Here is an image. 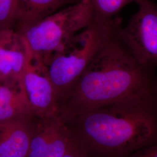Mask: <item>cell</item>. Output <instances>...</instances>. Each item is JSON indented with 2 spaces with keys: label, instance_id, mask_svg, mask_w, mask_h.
<instances>
[{
  "label": "cell",
  "instance_id": "cell-12",
  "mask_svg": "<svg viewBox=\"0 0 157 157\" xmlns=\"http://www.w3.org/2000/svg\"><path fill=\"white\" fill-rule=\"evenodd\" d=\"M62 124L41 157H63L76 140V137Z\"/></svg>",
  "mask_w": 157,
  "mask_h": 157
},
{
  "label": "cell",
  "instance_id": "cell-2",
  "mask_svg": "<svg viewBox=\"0 0 157 157\" xmlns=\"http://www.w3.org/2000/svg\"><path fill=\"white\" fill-rule=\"evenodd\" d=\"M75 134L89 151L125 157L157 142V94L82 112Z\"/></svg>",
  "mask_w": 157,
  "mask_h": 157
},
{
  "label": "cell",
  "instance_id": "cell-3",
  "mask_svg": "<svg viewBox=\"0 0 157 157\" xmlns=\"http://www.w3.org/2000/svg\"><path fill=\"white\" fill-rule=\"evenodd\" d=\"M121 19L93 18L89 26L74 35L47 62L48 75L61 102L94 56L117 32Z\"/></svg>",
  "mask_w": 157,
  "mask_h": 157
},
{
  "label": "cell",
  "instance_id": "cell-4",
  "mask_svg": "<svg viewBox=\"0 0 157 157\" xmlns=\"http://www.w3.org/2000/svg\"><path fill=\"white\" fill-rule=\"evenodd\" d=\"M93 17L89 2L80 0L17 31L26 41L34 59L46 65L69 40L90 25Z\"/></svg>",
  "mask_w": 157,
  "mask_h": 157
},
{
  "label": "cell",
  "instance_id": "cell-15",
  "mask_svg": "<svg viewBox=\"0 0 157 157\" xmlns=\"http://www.w3.org/2000/svg\"><path fill=\"white\" fill-rule=\"evenodd\" d=\"M125 157H157V142L137 150Z\"/></svg>",
  "mask_w": 157,
  "mask_h": 157
},
{
  "label": "cell",
  "instance_id": "cell-5",
  "mask_svg": "<svg viewBox=\"0 0 157 157\" xmlns=\"http://www.w3.org/2000/svg\"><path fill=\"white\" fill-rule=\"evenodd\" d=\"M139 10L118 33L137 60L147 67H157V4L141 0Z\"/></svg>",
  "mask_w": 157,
  "mask_h": 157
},
{
  "label": "cell",
  "instance_id": "cell-13",
  "mask_svg": "<svg viewBox=\"0 0 157 157\" xmlns=\"http://www.w3.org/2000/svg\"><path fill=\"white\" fill-rule=\"evenodd\" d=\"M93 11V18L110 20L120 10L132 2L138 4L141 0H87Z\"/></svg>",
  "mask_w": 157,
  "mask_h": 157
},
{
  "label": "cell",
  "instance_id": "cell-11",
  "mask_svg": "<svg viewBox=\"0 0 157 157\" xmlns=\"http://www.w3.org/2000/svg\"><path fill=\"white\" fill-rule=\"evenodd\" d=\"M42 124L30 142L28 157H41L51 141L64 123L61 117L41 119Z\"/></svg>",
  "mask_w": 157,
  "mask_h": 157
},
{
  "label": "cell",
  "instance_id": "cell-9",
  "mask_svg": "<svg viewBox=\"0 0 157 157\" xmlns=\"http://www.w3.org/2000/svg\"><path fill=\"white\" fill-rule=\"evenodd\" d=\"M80 0H17L14 30L38 22L62 8Z\"/></svg>",
  "mask_w": 157,
  "mask_h": 157
},
{
  "label": "cell",
  "instance_id": "cell-6",
  "mask_svg": "<svg viewBox=\"0 0 157 157\" xmlns=\"http://www.w3.org/2000/svg\"><path fill=\"white\" fill-rule=\"evenodd\" d=\"M23 84L34 115L41 119L61 117L59 102L45 64L31 53L23 77Z\"/></svg>",
  "mask_w": 157,
  "mask_h": 157
},
{
  "label": "cell",
  "instance_id": "cell-10",
  "mask_svg": "<svg viewBox=\"0 0 157 157\" xmlns=\"http://www.w3.org/2000/svg\"><path fill=\"white\" fill-rule=\"evenodd\" d=\"M32 114L23 82L13 86L0 85V121L29 118Z\"/></svg>",
  "mask_w": 157,
  "mask_h": 157
},
{
  "label": "cell",
  "instance_id": "cell-14",
  "mask_svg": "<svg viewBox=\"0 0 157 157\" xmlns=\"http://www.w3.org/2000/svg\"><path fill=\"white\" fill-rule=\"evenodd\" d=\"M17 0H0V31L14 29Z\"/></svg>",
  "mask_w": 157,
  "mask_h": 157
},
{
  "label": "cell",
  "instance_id": "cell-8",
  "mask_svg": "<svg viewBox=\"0 0 157 157\" xmlns=\"http://www.w3.org/2000/svg\"><path fill=\"white\" fill-rule=\"evenodd\" d=\"M28 118L0 121V157H28L34 134Z\"/></svg>",
  "mask_w": 157,
  "mask_h": 157
},
{
  "label": "cell",
  "instance_id": "cell-7",
  "mask_svg": "<svg viewBox=\"0 0 157 157\" xmlns=\"http://www.w3.org/2000/svg\"><path fill=\"white\" fill-rule=\"evenodd\" d=\"M31 52L22 36L14 29L0 31V83L13 86L23 82Z\"/></svg>",
  "mask_w": 157,
  "mask_h": 157
},
{
  "label": "cell",
  "instance_id": "cell-1",
  "mask_svg": "<svg viewBox=\"0 0 157 157\" xmlns=\"http://www.w3.org/2000/svg\"><path fill=\"white\" fill-rule=\"evenodd\" d=\"M118 30L61 102L60 115L64 120L91 109L157 94L154 69L137 60Z\"/></svg>",
  "mask_w": 157,
  "mask_h": 157
},
{
  "label": "cell",
  "instance_id": "cell-16",
  "mask_svg": "<svg viewBox=\"0 0 157 157\" xmlns=\"http://www.w3.org/2000/svg\"></svg>",
  "mask_w": 157,
  "mask_h": 157
}]
</instances>
